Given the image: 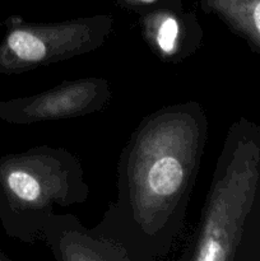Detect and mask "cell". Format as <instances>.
<instances>
[{
    "label": "cell",
    "mask_w": 260,
    "mask_h": 261,
    "mask_svg": "<svg viewBox=\"0 0 260 261\" xmlns=\"http://www.w3.org/2000/svg\"><path fill=\"white\" fill-rule=\"evenodd\" d=\"M205 138L196 103L147 117L121 155L117 203L91 233L116 241L127 259L167 254L183 226Z\"/></svg>",
    "instance_id": "cell-1"
},
{
    "label": "cell",
    "mask_w": 260,
    "mask_h": 261,
    "mask_svg": "<svg viewBox=\"0 0 260 261\" xmlns=\"http://www.w3.org/2000/svg\"><path fill=\"white\" fill-rule=\"evenodd\" d=\"M87 194L78 161L64 150L33 148L0 158V222L10 237L32 242L55 218L54 205Z\"/></svg>",
    "instance_id": "cell-2"
},
{
    "label": "cell",
    "mask_w": 260,
    "mask_h": 261,
    "mask_svg": "<svg viewBox=\"0 0 260 261\" xmlns=\"http://www.w3.org/2000/svg\"><path fill=\"white\" fill-rule=\"evenodd\" d=\"M111 31L107 17L59 24H32L17 18L7 22L0 42V73L18 74L98 47Z\"/></svg>",
    "instance_id": "cell-3"
},
{
    "label": "cell",
    "mask_w": 260,
    "mask_h": 261,
    "mask_svg": "<svg viewBox=\"0 0 260 261\" xmlns=\"http://www.w3.org/2000/svg\"><path fill=\"white\" fill-rule=\"evenodd\" d=\"M110 96L109 83L103 79L68 82L37 96L0 101V119L22 125L75 117L101 110Z\"/></svg>",
    "instance_id": "cell-4"
},
{
    "label": "cell",
    "mask_w": 260,
    "mask_h": 261,
    "mask_svg": "<svg viewBox=\"0 0 260 261\" xmlns=\"http://www.w3.org/2000/svg\"><path fill=\"white\" fill-rule=\"evenodd\" d=\"M152 22L153 41L155 47L160 50L161 55L165 58H175L180 55L181 47H184V28L189 25L186 22H181V18L173 13L163 10L161 13L150 15Z\"/></svg>",
    "instance_id": "cell-5"
},
{
    "label": "cell",
    "mask_w": 260,
    "mask_h": 261,
    "mask_svg": "<svg viewBox=\"0 0 260 261\" xmlns=\"http://www.w3.org/2000/svg\"><path fill=\"white\" fill-rule=\"evenodd\" d=\"M252 22H254L255 28L260 35V0H255L254 5H252V12H251Z\"/></svg>",
    "instance_id": "cell-6"
},
{
    "label": "cell",
    "mask_w": 260,
    "mask_h": 261,
    "mask_svg": "<svg viewBox=\"0 0 260 261\" xmlns=\"http://www.w3.org/2000/svg\"><path fill=\"white\" fill-rule=\"evenodd\" d=\"M130 2H135V3H139V4L148 5V4H152V3H155L157 0H130Z\"/></svg>",
    "instance_id": "cell-7"
},
{
    "label": "cell",
    "mask_w": 260,
    "mask_h": 261,
    "mask_svg": "<svg viewBox=\"0 0 260 261\" xmlns=\"http://www.w3.org/2000/svg\"><path fill=\"white\" fill-rule=\"evenodd\" d=\"M3 260H7V257H5L4 254H3V252L0 251V261H3Z\"/></svg>",
    "instance_id": "cell-8"
}]
</instances>
